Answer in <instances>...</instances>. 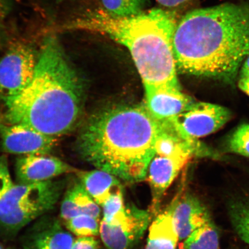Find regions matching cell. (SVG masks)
Segmentation results:
<instances>
[{"label":"cell","instance_id":"6da1fadb","mask_svg":"<svg viewBox=\"0 0 249 249\" xmlns=\"http://www.w3.org/2000/svg\"><path fill=\"white\" fill-rule=\"evenodd\" d=\"M173 48L181 72L231 85L249 55V5L226 3L189 12L177 22Z\"/></svg>","mask_w":249,"mask_h":249},{"label":"cell","instance_id":"603a6c76","mask_svg":"<svg viewBox=\"0 0 249 249\" xmlns=\"http://www.w3.org/2000/svg\"><path fill=\"white\" fill-rule=\"evenodd\" d=\"M102 207L104 214L102 220L108 225H115L125 212L123 188L113 193Z\"/></svg>","mask_w":249,"mask_h":249},{"label":"cell","instance_id":"8992f818","mask_svg":"<svg viewBox=\"0 0 249 249\" xmlns=\"http://www.w3.org/2000/svg\"><path fill=\"white\" fill-rule=\"evenodd\" d=\"M232 117L231 111L223 106L194 101L178 116L168 121L183 138L198 140L217 132Z\"/></svg>","mask_w":249,"mask_h":249},{"label":"cell","instance_id":"8fae6325","mask_svg":"<svg viewBox=\"0 0 249 249\" xmlns=\"http://www.w3.org/2000/svg\"><path fill=\"white\" fill-rule=\"evenodd\" d=\"M63 184L47 181L13 185L0 200V218L11 212L52 197H60Z\"/></svg>","mask_w":249,"mask_h":249},{"label":"cell","instance_id":"484cf974","mask_svg":"<svg viewBox=\"0 0 249 249\" xmlns=\"http://www.w3.org/2000/svg\"><path fill=\"white\" fill-rule=\"evenodd\" d=\"M159 4L166 8L178 7L191 0H157Z\"/></svg>","mask_w":249,"mask_h":249},{"label":"cell","instance_id":"52a82bcc","mask_svg":"<svg viewBox=\"0 0 249 249\" xmlns=\"http://www.w3.org/2000/svg\"><path fill=\"white\" fill-rule=\"evenodd\" d=\"M152 214L133 204L126 205L125 212L114 225L102 220L99 234L108 249H130L142 237L147 229Z\"/></svg>","mask_w":249,"mask_h":249},{"label":"cell","instance_id":"5b68a950","mask_svg":"<svg viewBox=\"0 0 249 249\" xmlns=\"http://www.w3.org/2000/svg\"><path fill=\"white\" fill-rule=\"evenodd\" d=\"M38 55L32 46L17 43L0 58V93L4 97L17 96L33 79Z\"/></svg>","mask_w":249,"mask_h":249},{"label":"cell","instance_id":"277c9868","mask_svg":"<svg viewBox=\"0 0 249 249\" xmlns=\"http://www.w3.org/2000/svg\"><path fill=\"white\" fill-rule=\"evenodd\" d=\"M177 24L175 15L163 9L119 18L102 9L78 16L61 29L100 34L126 47L146 89L180 86L173 48Z\"/></svg>","mask_w":249,"mask_h":249},{"label":"cell","instance_id":"ba28073f","mask_svg":"<svg viewBox=\"0 0 249 249\" xmlns=\"http://www.w3.org/2000/svg\"><path fill=\"white\" fill-rule=\"evenodd\" d=\"M194 155L180 153L170 155L154 154L149 164L147 178L151 189L152 202L149 211L152 216L160 213L165 192Z\"/></svg>","mask_w":249,"mask_h":249},{"label":"cell","instance_id":"7a4b0ae2","mask_svg":"<svg viewBox=\"0 0 249 249\" xmlns=\"http://www.w3.org/2000/svg\"><path fill=\"white\" fill-rule=\"evenodd\" d=\"M85 83L54 35L46 37L32 82L20 94L2 96L10 124H24L50 136L69 132L79 120Z\"/></svg>","mask_w":249,"mask_h":249},{"label":"cell","instance_id":"83f0119b","mask_svg":"<svg viewBox=\"0 0 249 249\" xmlns=\"http://www.w3.org/2000/svg\"><path fill=\"white\" fill-rule=\"evenodd\" d=\"M238 86L242 91L249 96V77L239 78Z\"/></svg>","mask_w":249,"mask_h":249},{"label":"cell","instance_id":"ffe728a7","mask_svg":"<svg viewBox=\"0 0 249 249\" xmlns=\"http://www.w3.org/2000/svg\"><path fill=\"white\" fill-rule=\"evenodd\" d=\"M104 10L113 17L128 18L142 13L144 0H101Z\"/></svg>","mask_w":249,"mask_h":249},{"label":"cell","instance_id":"f1b7e54d","mask_svg":"<svg viewBox=\"0 0 249 249\" xmlns=\"http://www.w3.org/2000/svg\"><path fill=\"white\" fill-rule=\"evenodd\" d=\"M56 1H57L58 2H62V1H67V0H56Z\"/></svg>","mask_w":249,"mask_h":249},{"label":"cell","instance_id":"9a60e30c","mask_svg":"<svg viewBox=\"0 0 249 249\" xmlns=\"http://www.w3.org/2000/svg\"><path fill=\"white\" fill-rule=\"evenodd\" d=\"M178 195L169 206L159 213L149 229L145 249H176L179 236L173 219V212Z\"/></svg>","mask_w":249,"mask_h":249},{"label":"cell","instance_id":"e0dca14e","mask_svg":"<svg viewBox=\"0 0 249 249\" xmlns=\"http://www.w3.org/2000/svg\"><path fill=\"white\" fill-rule=\"evenodd\" d=\"M76 173L80 182L99 206L102 207L113 193L123 188L119 179L107 171L97 169Z\"/></svg>","mask_w":249,"mask_h":249},{"label":"cell","instance_id":"f546056e","mask_svg":"<svg viewBox=\"0 0 249 249\" xmlns=\"http://www.w3.org/2000/svg\"><path fill=\"white\" fill-rule=\"evenodd\" d=\"M0 249H3L1 247V246H0Z\"/></svg>","mask_w":249,"mask_h":249},{"label":"cell","instance_id":"cb8c5ba5","mask_svg":"<svg viewBox=\"0 0 249 249\" xmlns=\"http://www.w3.org/2000/svg\"><path fill=\"white\" fill-rule=\"evenodd\" d=\"M9 173L7 161L4 157L0 158V200L13 186Z\"/></svg>","mask_w":249,"mask_h":249},{"label":"cell","instance_id":"3957f363","mask_svg":"<svg viewBox=\"0 0 249 249\" xmlns=\"http://www.w3.org/2000/svg\"><path fill=\"white\" fill-rule=\"evenodd\" d=\"M161 124L144 105L105 109L93 115L83 127L78 152L96 169L118 179L142 181L147 178Z\"/></svg>","mask_w":249,"mask_h":249},{"label":"cell","instance_id":"9c48e42d","mask_svg":"<svg viewBox=\"0 0 249 249\" xmlns=\"http://www.w3.org/2000/svg\"><path fill=\"white\" fill-rule=\"evenodd\" d=\"M4 150L13 154L47 155L54 148L56 138L20 124L0 123Z\"/></svg>","mask_w":249,"mask_h":249},{"label":"cell","instance_id":"4fadbf2b","mask_svg":"<svg viewBox=\"0 0 249 249\" xmlns=\"http://www.w3.org/2000/svg\"><path fill=\"white\" fill-rule=\"evenodd\" d=\"M74 239L57 219H40L25 234L24 249H72Z\"/></svg>","mask_w":249,"mask_h":249},{"label":"cell","instance_id":"7c38bea8","mask_svg":"<svg viewBox=\"0 0 249 249\" xmlns=\"http://www.w3.org/2000/svg\"><path fill=\"white\" fill-rule=\"evenodd\" d=\"M75 169L58 158L46 155H30L18 159L16 174L22 184L47 181L62 174L74 172Z\"/></svg>","mask_w":249,"mask_h":249},{"label":"cell","instance_id":"d4e9b609","mask_svg":"<svg viewBox=\"0 0 249 249\" xmlns=\"http://www.w3.org/2000/svg\"><path fill=\"white\" fill-rule=\"evenodd\" d=\"M72 249H99V243L93 236H81L74 239Z\"/></svg>","mask_w":249,"mask_h":249},{"label":"cell","instance_id":"4316f807","mask_svg":"<svg viewBox=\"0 0 249 249\" xmlns=\"http://www.w3.org/2000/svg\"><path fill=\"white\" fill-rule=\"evenodd\" d=\"M238 74L239 78L249 77V55L243 62Z\"/></svg>","mask_w":249,"mask_h":249},{"label":"cell","instance_id":"5bb4252c","mask_svg":"<svg viewBox=\"0 0 249 249\" xmlns=\"http://www.w3.org/2000/svg\"><path fill=\"white\" fill-rule=\"evenodd\" d=\"M173 219L179 236L183 241L196 230L211 221L207 208L199 199L190 194L178 195Z\"/></svg>","mask_w":249,"mask_h":249},{"label":"cell","instance_id":"d6986e66","mask_svg":"<svg viewBox=\"0 0 249 249\" xmlns=\"http://www.w3.org/2000/svg\"><path fill=\"white\" fill-rule=\"evenodd\" d=\"M181 249H220L219 233L212 220L182 241Z\"/></svg>","mask_w":249,"mask_h":249},{"label":"cell","instance_id":"44dd1931","mask_svg":"<svg viewBox=\"0 0 249 249\" xmlns=\"http://www.w3.org/2000/svg\"><path fill=\"white\" fill-rule=\"evenodd\" d=\"M224 149L226 152L249 158V124L238 126L227 137Z\"/></svg>","mask_w":249,"mask_h":249},{"label":"cell","instance_id":"2e32d148","mask_svg":"<svg viewBox=\"0 0 249 249\" xmlns=\"http://www.w3.org/2000/svg\"><path fill=\"white\" fill-rule=\"evenodd\" d=\"M99 207L79 182L65 194L61 206V216L64 221L82 214L99 219L101 212Z\"/></svg>","mask_w":249,"mask_h":249},{"label":"cell","instance_id":"7402d4cb","mask_svg":"<svg viewBox=\"0 0 249 249\" xmlns=\"http://www.w3.org/2000/svg\"><path fill=\"white\" fill-rule=\"evenodd\" d=\"M65 222L67 230L79 237L99 234L100 224L99 223V219L92 216L82 214Z\"/></svg>","mask_w":249,"mask_h":249},{"label":"cell","instance_id":"ac0fdd59","mask_svg":"<svg viewBox=\"0 0 249 249\" xmlns=\"http://www.w3.org/2000/svg\"><path fill=\"white\" fill-rule=\"evenodd\" d=\"M228 213L236 234L249 245V196L232 199Z\"/></svg>","mask_w":249,"mask_h":249},{"label":"cell","instance_id":"30bf717a","mask_svg":"<svg viewBox=\"0 0 249 249\" xmlns=\"http://www.w3.org/2000/svg\"><path fill=\"white\" fill-rule=\"evenodd\" d=\"M144 89V107L154 119L160 122L178 116L194 102L182 91L180 86H162Z\"/></svg>","mask_w":249,"mask_h":249}]
</instances>
